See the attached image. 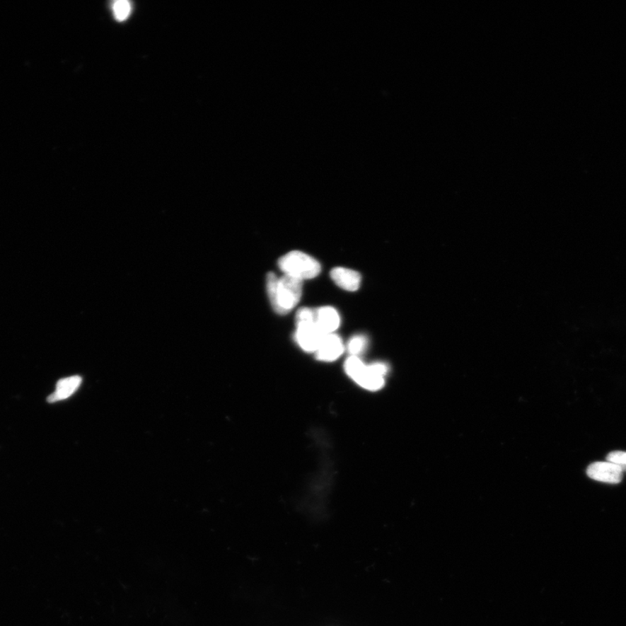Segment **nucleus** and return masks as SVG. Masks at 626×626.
Here are the masks:
<instances>
[{
  "label": "nucleus",
  "mask_w": 626,
  "mask_h": 626,
  "mask_svg": "<svg viewBox=\"0 0 626 626\" xmlns=\"http://www.w3.org/2000/svg\"><path fill=\"white\" fill-rule=\"evenodd\" d=\"M368 340L366 336L356 335L349 341L347 349L352 356L361 354L367 347Z\"/></svg>",
  "instance_id": "9b49d317"
},
{
  "label": "nucleus",
  "mask_w": 626,
  "mask_h": 626,
  "mask_svg": "<svg viewBox=\"0 0 626 626\" xmlns=\"http://www.w3.org/2000/svg\"><path fill=\"white\" fill-rule=\"evenodd\" d=\"M606 461L613 463L620 468L623 473L626 472V453L625 451H612L606 457Z\"/></svg>",
  "instance_id": "ddd939ff"
},
{
  "label": "nucleus",
  "mask_w": 626,
  "mask_h": 626,
  "mask_svg": "<svg viewBox=\"0 0 626 626\" xmlns=\"http://www.w3.org/2000/svg\"><path fill=\"white\" fill-rule=\"evenodd\" d=\"M316 320V312L307 307H303L298 311L296 316V325L297 326L307 324H313Z\"/></svg>",
  "instance_id": "f8f14e48"
},
{
  "label": "nucleus",
  "mask_w": 626,
  "mask_h": 626,
  "mask_svg": "<svg viewBox=\"0 0 626 626\" xmlns=\"http://www.w3.org/2000/svg\"><path fill=\"white\" fill-rule=\"evenodd\" d=\"M325 335L316 323L307 324L297 326L295 339L303 350L316 352Z\"/></svg>",
  "instance_id": "7ed1b4c3"
},
{
  "label": "nucleus",
  "mask_w": 626,
  "mask_h": 626,
  "mask_svg": "<svg viewBox=\"0 0 626 626\" xmlns=\"http://www.w3.org/2000/svg\"><path fill=\"white\" fill-rule=\"evenodd\" d=\"M81 382L82 378L79 376L62 379L57 384L55 393L48 397V402L53 403V402L66 400L68 397L73 395L75 390L81 386Z\"/></svg>",
  "instance_id": "1a4fd4ad"
},
{
  "label": "nucleus",
  "mask_w": 626,
  "mask_h": 626,
  "mask_svg": "<svg viewBox=\"0 0 626 626\" xmlns=\"http://www.w3.org/2000/svg\"><path fill=\"white\" fill-rule=\"evenodd\" d=\"M279 267L284 275L303 280L315 278L321 272V265L308 254L292 250L279 260Z\"/></svg>",
  "instance_id": "f03ea898"
},
{
  "label": "nucleus",
  "mask_w": 626,
  "mask_h": 626,
  "mask_svg": "<svg viewBox=\"0 0 626 626\" xmlns=\"http://www.w3.org/2000/svg\"><path fill=\"white\" fill-rule=\"evenodd\" d=\"M267 289L273 310L279 314H287L301 301L303 282L288 275L278 278L275 273L269 272Z\"/></svg>",
  "instance_id": "f257e3e1"
},
{
  "label": "nucleus",
  "mask_w": 626,
  "mask_h": 626,
  "mask_svg": "<svg viewBox=\"0 0 626 626\" xmlns=\"http://www.w3.org/2000/svg\"><path fill=\"white\" fill-rule=\"evenodd\" d=\"M342 340L336 334H326L316 352V358L321 361L331 362L343 354Z\"/></svg>",
  "instance_id": "423d86ee"
},
{
  "label": "nucleus",
  "mask_w": 626,
  "mask_h": 626,
  "mask_svg": "<svg viewBox=\"0 0 626 626\" xmlns=\"http://www.w3.org/2000/svg\"><path fill=\"white\" fill-rule=\"evenodd\" d=\"M331 278L337 286L349 291L358 290L361 283V276L358 272L343 267L332 269Z\"/></svg>",
  "instance_id": "0eeeda50"
},
{
  "label": "nucleus",
  "mask_w": 626,
  "mask_h": 626,
  "mask_svg": "<svg viewBox=\"0 0 626 626\" xmlns=\"http://www.w3.org/2000/svg\"><path fill=\"white\" fill-rule=\"evenodd\" d=\"M112 11L117 21H124L130 16L132 11L131 3L127 0H117L113 3Z\"/></svg>",
  "instance_id": "9d476101"
},
{
  "label": "nucleus",
  "mask_w": 626,
  "mask_h": 626,
  "mask_svg": "<svg viewBox=\"0 0 626 626\" xmlns=\"http://www.w3.org/2000/svg\"><path fill=\"white\" fill-rule=\"evenodd\" d=\"M388 373V366L384 363H374L366 366L365 370L356 379L357 384L369 390H378L385 385V376Z\"/></svg>",
  "instance_id": "39448f33"
},
{
  "label": "nucleus",
  "mask_w": 626,
  "mask_h": 626,
  "mask_svg": "<svg viewBox=\"0 0 626 626\" xmlns=\"http://www.w3.org/2000/svg\"><path fill=\"white\" fill-rule=\"evenodd\" d=\"M586 473L590 479L604 483L620 484L623 479V472L608 461L593 463L588 466Z\"/></svg>",
  "instance_id": "20e7f679"
},
{
  "label": "nucleus",
  "mask_w": 626,
  "mask_h": 626,
  "mask_svg": "<svg viewBox=\"0 0 626 626\" xmlns=\"http://www.w3.org/2000/svg\"><path fill=\"white\" fill-rule=\"evenodd\" d=\"M316 320L315 323L325 334H331L340 328V317L339 313L332 307L324 306L315 311Z\"/></svg>",
  "instance_id": "6e6552de"
}]
</instances>
